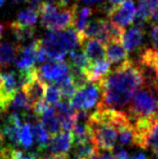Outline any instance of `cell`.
<instances>
[{
	"mask_svg": "<svg viewBox=\"0 0 158 159\" xmlns=\"http://www.w3.org/2000/svg\"><path fill=\"white\" fill-rule=\"evenodd\" d=\"M37 76L44 83L53 84L61 77L70 73L69 62L63 61H49L36 68Z\"/></svg>",
	"mask_w": 158,
	"mask_h": 159,
	"instance_id": "52a82bcc",
	"label": "cell"
},
{
	"mask_svg": "<svg viewBox=\"0 0 158 159\" xmlns=\"http://www.w3.org/2000/svg\"><path fill=\"white\" fill-rule=\"evenodd\" d=\"M150 19H152V21H153V22H155V23L158 24V7L156 8V9H155L154 11H153V13H152V15H151Z\"/></svg>",
	"mask_w": 158,
	"mask_h": 159,
	"instance_id": "836d02e7",
	"label": "cell"
},
{
	"mask_svg": "<svg viewBox=\"0 0 158 159\" xmlns=\"http://www.w3.org/2000/svg\"><path fill=\"white\" fill-rule=\"evenodd\" d=\"M40 123L44 128V130L47 131L49 137L55 136L56 134L60 133L61 131V123L60 120L57 118L56 114L55 109L48 106L45 110L41 113L39 116Z\"/></svg>",
	"mask_w": 158,
	"mask_h": 159,
	"instance_id": "9a60e30c",
	"label": "cell"
},
{
	"mask_svg": "<svg viewBox=\"0 0 158 159\" xmlns=\"http://www.w3.org/2000/svg\"><path fill=\"white\" fill-rule=\"evenodd\" d=\"M33 144V139H32V134H31V129L30 125L28 123H24V125L21 126V130H20L19 134V146L28 150Z\"/></svg>",
	"mask_w": 158,
	"mask_h": 159,
	"instance_id": "83f0119b",
	"label": "cell"
},
{
	"mask_svg": "<svg viewBox=\"0 0 158 159\" xmlns=\"http://www.w3.org/2000/svg\"><path fill=\"white\" fill-rule=\"evenodd\" d=\"M39 17L38 4L30 6L25 10H22L17 14L16 22L22 26H34Z\"/></svg>",
	"mask_w": 158,
	"mask_h": 159,
	"instance_id": "44dd1931",
	"label": "cell"
},
{
	"mask_svg": "<svg viewBox=\"0 0 158 159\" xmlns=\"http://www.w3.org/2000/svg\"><path fill=\"white\" fill-rule=\"evenodd\" d=\"M89 64L90 61L83 51L74 48L73 51L69 52V65L70 69L85 72Z\"/></svg>",
	"mask_w": 158,
	"mask_h": 159,
	"instance_id": "7402d4cb",
	"label": "cell"
},
{
	"mask_svg": "<svg viewBox=\"0 0 158 159\" xmlns=\"http://www.w3.org/2000/svg\"><path fill=\"white\" fill-rule=\"evenodd\" d=\"M100 88L97 83L89 82L84 87L76 91V93L70 100V103L77 110L88 111L94 108L100 100Z\"/></svg>",
	"mask_w": 158,
	"mask_h": 159,
	"instance_id": "5b68a950",
	"label": "cell"
},
{
	"mask_svg": "<svg viewBox=\"0 0 158 159\" xmlns=\"http://www.w3.org/2000/svg\"><path fill=\"white\" fill-rule=\"evenodd\" d=\"M83 52H85L90 62L105 58V44L96 39H87L82 43Z\"/></svg>",
	"mask_w": 158,
	"mask_h": 159,
	"instance_id": "2e32d148",
	"label": "cell"
},
{
	"mask_svg": "<svg viewBox=\"0 0 158 159\" xmlns=\"http://www.w3.org/2000/svg\"><path fill=\"white\" fill-rule=\"evenodd\" d=\"M10 28L15 37V39L19 41V43H23V41L33 39V37H34V34H35V29L33 26H22L16 21L12 22L10 24Z\"/></svg>",
	"mask_w": 158,
	"mask_h": 159,
	"instance_id": "603a6c76",
	"label": "cell"
},
{
	"mask_svg": "<svg viewBox=\"0 0 158 159\" xmlns=\"http://www.w3.org/2000/svg\"><path fill=\"white\" fill-rule=\"evenodd\" d=\"M73 147V137L70 131H61L56 134L55 136L49 137L48 143L45 150L48 152L61 154L69 153Z\"/></svg>",
	"mask_w": 158,
	"mask_h": 159,
	"instance_id": "7c38bea8",
	"label": "cell"
},
{
	"mask_svg": "<svg viewBox=\"0 0 158 159\" xmlns=\"http://www.w3.org/2000/svg\"><path fill=\"white\" fill-rule=\"evenodd\" d=\"M110 66L111 64L106 58L90 62L88 68L84 72L87 77V80L89 82H93V83L98 82L99 80L104 78L110 72Z\"/></svg>",
	"mask_w": 158,
	"mask_h": 159,
	"instance_id": "e0dca14e",
	"label": "cell"
},
{
	"mask_svg": "<svg viewBox=\"0 0 158 159\" xmlns=\"http://www.w3.org/2000/svg\"><path fill=\"white\" fill-rule=\"evenodd\" d=\"M92 141L99 150L111 151L117 142V130L110 122L102 118L97 110L90 113L88 122Z\"/></svg>",
	"mask_w": 158,
	"mask_h": 159,
	"instance_id": "277c9868",
	"label": "cell"
},
{
	"mask_svg": "<svg viewBox=\"0 0 158 159\" xmlns=\"http://www.w3.org/2000/svg\"><path fill=\"white\" fill-rule=\"evenodd\" d=\"M78 4L61 7L56 1L49 0L38 4L41 25L47 30H61L74 25Z\"/></svg>",
	"mask_w": 158,
	"mask_h": 159,
	"instance_id": "7a4b0ae2",
	"label": "cell"
},
{
	"mask_svg": "<svg viewBox=\"0 0 158 159\" xmlns=\"http://www.w3.org/2000/svg\"><path fill=\"white\" fill-rule=\"evenodd\" d=\"M98 152H99V151H98ZM98 152L96 153V154H94V155L90 156L89 158H87V159H98Z\"/></svg>",
	"mask_w": 158,
	"mask_h": 159,
	"instance_id": "74e56055",
	"label": "cell"
},
{
	"mask_svg": "<svg viewBox=\"0 0 158 159\" xmlns=\"http://www.w3.org/2000/svg\"><path fill=\"white\" fill-rule=\"evenodd\" d=\"M151 148L153 151L158 149V114L151 121L144 135V149Z\"/></svg>",
	"mask_w": 158,
	"mask_h": 159,
	"instance_id": "ffe728a7",
	"label": "cell"
},
{
	"mask_svg": "<svg viewBox=\"0 0 158 159\" xmlns=\"http://www.w3.org/2000/svg\"><path fill=\"white\" fill-rule=\"evenodd\" d=\"M0 87H1V77H0Z\"/></svg>",
	"mask_w": 158,
	"mask_h": 159,
	"instance_id": "b9f144b4",
	"label": "cell"
},
{
	"mask_svg": "<svg viewBox=\"0 0 158 159\" xmlns=\"http://www.w3.org/2000/svg\"><path fill=\"white\" fill-rule=\"evenodd\" d=\"M45 89H47V84L43 80H40L38 76H35L21 87V90L25 95L31 111L37 104L43 101Z\"/></svg>",
	"mask_w": 158,
	"mask_h": 159,
	"instance_id": "9c48e42d",
	"label": "cell"
},
{
	"mask_svg": "<svg viewBox=\"0 0 158 159\" xmlns=\"http://www.w3.org/2000/svg\"><path fill=\"white\" fill-rule=\"evenodd\" d=\"M105 57L110 64H121L128 60V52L121 40L110 41L105 45Z\"/></svg>",
	"mask_w": 158,
	"mask_h": 159,
	"instance_id": "5bb4252c",
	"label": "cell"
},
{
	"mask_svg": "<svg viewBox=\"0 0 158 159\" xmlns=\"http://www.w3.org/2000/svg\"><path fill=\"white\" fill-rule=\"evenodd\" d=\"M43 101L47 103V105L48 106H55L57 103L61 101V94L60 89L56 86L51 84L49 86H47L45 89V94Z\"/></svg>",
	"mask_w": 158,
	"mask_h": 159,
	"instance_id": "484cf974",
	"label": "cell"
},
{
	"mask_svg": "<svg viewBox=\"0 0 158 159\" xmlns=\"http://www.w3.org/2000/svg\"><path fill=\"white\" fill-rule=\"evenodd\" d=\"M114 151V159H129L130 156H129L128 152L126 151L125 149H123L122 147H114L112 149Z\"/></svg>",
	"mask_w": 158,
	"mask_h": 159,
	"instance_id": "f546056e",
	"label": "cell"
},
{
	"mask_svg": "<svg viewBox=\"0 0 158 159\" xmlns=\"http://www.w3.org/2000/svg\"><path fill=\"white\" fill-rule=\"evenodd\" d=\"M150 39L153 44V48L158 52V24L152 26L150 30Z\"/></svg>",
	"mask_w": 158,
	"mask_h": 159,
	"instance_id": "f1b7e54d",
	"label": "cell"
},
{
	"mask_svg": "<svg viewBox=\"0 0 158 159\" xmlns=\"http://www.w3.org/2000/svg\"><path fill=\"white\" fill-rule=\"evenodd\" d=\"M136 7L133 0H123L118 5H112L106 12L109 16L110 21L121 28L126 26L134 21Z\"/></svg>",
	"mask_w": 158,
	"mask_h": 159,
	"instance_id": "8992f818",
	"label": "cell"
},
{
	"mask_svg": "<svg viewBox=\"0 0 158 159\" xmlns=\"http://www.w3.org/2000/svg\"><path fill=\"white\" fill-rule=\"evenodd\" d=\"M143 82L144 79L138 65L126 60L118 68L96 82L101 92V102L98 105L121 110L130 103Z\"/></svg>",
	"mask_w": 158,
	"mask_h": 159,
	"instance_id": "6da1fadb",
	"label": "cell"
},
{
	"mask_svg": "<svg viewBox=\"0 0 158 159\" xmlns=\"http://www.w3.org/2000/svg\"><path fill=\"white\" fill-rule=\"evenodd\" d=\"M55 106L56 114L61 123V129L63 131L70 132L76 123L77 109L70 103V101H65V100L59 102Z\"/></svg>",
	"mask_w": 158,
	"mask_h": 159,
	"instance_id": "30bf717a",
	"label": "cell"
},
{
	"mask_svg": "<svg viewBox=\"0 0 158 159\" xmlns=\"http://www.w3.org/2000/svg\"><path fill=\"white\" fill-rule=\"evenodd\" d=\"M28 1H30V2H33V3H35V2H39V1H43V0H28Z\"/></svg>",
	"mask_w": 158,
	"mask_h": 159,
	"instance_id": "ab89813d",
	"label": "cell"
},
{
	"mask_svg": "<svg viewBox=\"0 0 158 159\" xmlns=\"http://www.w3.org/2000/svg\"><path fill=\"white\" fill-rule=\"evenodd\" d=\"M11 109L13 110H23V111H31L29 104H28V101L25 97V95L22 92V90L20 89L19 91H17V93L14 95L13 99L10 103Z\"/></svg>",
	"mask_w": 158,
	"mask_h": 159,
	"instance_id": "4316f807",
	"label": "cell"
},
{
	"mask_svg": "<svg viewBox=\"0 0 158 159\" xmlns=\"http://www.w3.org/2000/svg\"><path fill=\"white\" fill-rule=\"evenodd\" d=\"M68 159H82V158H80V157L77 156V155H74L72 157H68Z\"/></svg>",
	"mask_w": 158,
	"mask_h": 159,
	"instance_id": "f35d334b",
	"label": "cell"
},
{
	"mask_svg": "<svg viewBox=\"0 0 158 159\" xmlns=\"http://www.w3.org/2000/svg\"><path fill=\"white\" fill-rule=\"evenodd\" d=\"M129 159H147V157L145 156V154H143V153H137L134 156L130 157Z\"/></svg>",
	"mask_w": 158,
	"mask_h": 159,
	"instance_id": "e575fe53",
	"label": "cell"
},
{
	"mask_svg": "<svg viewBox=\"0 0 158 159\" xmlns=\"http://www.w3.org/2000/svg\"><path fill=\"white\" fill-rule=\"evenodd\" d=\"M68 157H69L68 153H61V154L52 153L51 155H45L43 157H40L39 159H68Z\"/></svg>",
	"mask_w": 158,
	"mask_h": 159,
	"instance_id": "4dcf8cb0",
	"label": "cell"
},
{
	"mask_svg": "<svg viewBox=\"0 0 158 159\" xmlns=\"http://www.w3.org/2000/svg\"><path fill=\"white\" fill-rule=\"evenodd\" d=\"M145 34V29L138 27L133 24V26L130 27L127 30H124L122 35V43L123 47L128 52H132L137 51L141 44L143 43Z\"/></svg>",
	"mask_w": 158,
	"mask_h": 159,
	"instance_id": "4fadbf2b",
	"label": "cell"
},
{
	"mask_svg": "<svg viewBox=\"0 0 158 159\" xmlns=\"http://www.w3.org/2000/svg\"><path fill=\"white\" fill-rule=\"evenodd\" d=\"M83 3L89 4V5H98L102 2V0H81Z\"/></svg>",
	"mask_w": 158,
	"mask_h": 159,
	"instance_id": "d6a6232c",
	"label": "cell"
},
{
	"mask_svg": "<svg viewBox=\"0 0 158 159\" xmlns=\"http://www.w3.org/2000/svg\"><path fill=\"white\" fill-rule=\"evenodd\" d=\"M93 13H94V9L92 7H89V6H85L83 8L78 7L76 16H74V21L73 27L76 29L79 33H82L87 22H88L89 17Z\"/></svg>",
	"mask_w": 158,
	"mask_h": 159,
	"instance_id": "cb8c5ba5",
	"label": "cell"
},
{
	"mask_svg": "<svg viewBox=\"0 0 158 159\" xmlns=\"http://www.w3.org/2000/svg\"><path fill=\"white\" fill-rule=\"evenodd\" d=\"M111 4H113V5H118V4L121 3L123 0H108Z\"/></svg>",
	"mask_w": 158,
	"mask_h": 159,
	"instance_id": "d590c367",
	"label": "cell"
},
{
	"mask_svg": "<svg viewBox=\"0 0 158 159\" xmlns=\"http://www.w3.org/2000/svg\"><path fill=\"white\" fill-rule=\"evenodd\" d=\"M3 137H2V135H1V133H0V152H1V150L3 149Z\"/></svg>",
	"mask_w": 158,
	"mask_h": 159,
	"instance_id": "8d00e7d4",
	"label": "cell"
},
{
	"mask_svg": "<svg viewBox=\"0 0 158 159\" xmlns=\"http://www.w3.org/2000/svg\"><path fill=\"white\" fill-rule=\"evenodd\" d=\"M74 155L79 156L82 159H87L97 153L99 151V149L95 145L94 142L91 140L88 142H84V143L76 144L74 145Z\"/></svg>",
	"mask_w": 158,
	"mask_h": 159,
	"instance_id": "d4e9b609",
	"label": "cell"
},
{
	"mask_svg": "<svg viewBox=\"0 0 158 159\" xmlns=\"http://www.w3.org/2000/svg\"><path fill=\"white\" fill-rule=\"evenodd\" d=\"M30 125V129H31V134H32V139H34L35 144L37 150L39 152H43L45 148H47V145L48 143L49 140V136L47 133V131L44 130V128L43 127L40 122H34Z\"/></svg>",
	"mask_w": 158,
	"mask_h": 159,
	"instance_id": "d6986e66",
	"label": "cell"
},
{
	"mask_svg": "<svg viewBox=\"0 0 158 159\" xmlns=\"http://www.w3.org/2000/svg\"><path fill=\"white\" fill-rule=\"evenodd\" d=\"M21 120L20 117L16 113L8 115L3 120L0 133L3 139H7L9 142V146L12 148L19 146V134L21 130Z\"/></svg>",
	"mask_w": 158,
	"mask_h": 159,
	"instance_id": "ba28073f",
	"label": "cell"
},
{
	"mask_svg": "<svg viewBox=\"0 0 158 159\" xmlns=\"http://www.w3.org/2000/svg\"><path fill=\"white\" fill-rule=\"evenodd\" d=\"M98 159H114V156L109 152H103V153L98 152Z\"/></svg>",
	"mask_w": 158,
	"mask_h": 159,
	"instance_id": "1f68e13d",
	"label": "cell"
},
{
	"mask_svg": "<svg viewBox=\"0 0 158 159\" xmlns=\"http://www.w3.org/2000/svg\"><path fill=\"white\" fill-rule=\"evenodd\" d=\"M38 48V39H33L31 43L20 48L19 58H16L15 64L18 70H24L31 69L36 64V52Z\"/></svg>",
	"mask_w": 158,
	"mask_h": 159,
	"instance_id": "8fae6325",
	"label": "cell"
},
{
	"mask_svg": "<svg viewBox=\"0 0 158 159\" xmlns=\"http://www.w3.org/2000/svg\"><path fill=\"white\" fill-rule=\"evenodd\" d=\"M154 153H155V155H156V157H157V159H158V149H156V150H155Z\"/></svg>",
	"mask_w": 158,
	"mask_h": 159,
	"instance_id": "60d3db41",
	"label": "cell"
},
{
	"mask_svg": "<svg viewBox=\"0 0 158 159\" xmlns=\"http://www.w3.org/2000/svg\"><path fill=\"white\" fill-rule=\"evenodd\" d=\"M158 86L143 83L131 99L126 114L130 120L148 118L158 114Z\"/></svg>",
	"mask_w": 158,
	"mask_h": 159,
	"instance_id": "3957f363",
	"label": "cell"
},
{
	"mask_svg": "<svg viewBox=\"0 0 158 159\" xmlns=\"http://www.w3.org/2000/svg\"><path fill=\"white\" fill-rule=\"evenodd\" d=\"M21 45L8 41L0 43V66L6 68L14 62L18 57Z\"/></svg>",
	"mask_w": 158,
	"mask_h": 159,
	"instance_id": "ac0fdd59",
	"label": "cell"
}]
</instances>
